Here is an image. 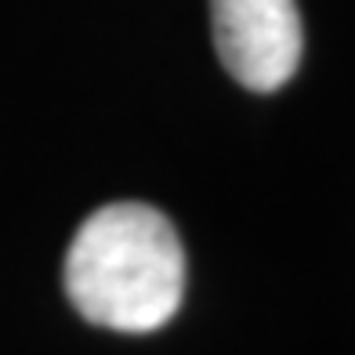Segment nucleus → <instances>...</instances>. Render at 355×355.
<instances>
[{
  "label": "nucleus",
  "instance_id": "1",
  "mask_svg": "<svg viewBox=\"0 0 355 355\" xmlns=\"http://www.w3.org/2000/svg\"><path fill=\"white\" fill-rule=\"evenodd\" d=\"M66 294L94 327L153 334L185 297V250L174 225L149 203H109L73 236Z\"/></svg>",
  "mask_w": 355,
  "mask_h": 355
},
{
  "label": "nucleus",
  "instance_id": "2",
  "mask_svg": "<svg viewBox=\"0 0 355 355\" xmlns=\"http://www.w3.org/2000/svg\"><path fill=\"white\" fill-rule=\"evenodd\" d=\"M221 66L247 91H279L301 66L304 33L294 0H211Z\"/></svg>",
  "mask_w": 355,
  "mask_h": 355
}]
</instances>
